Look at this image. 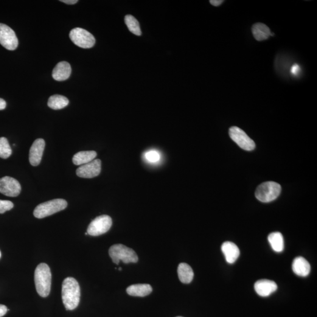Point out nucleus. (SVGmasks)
<instances>
[{
    "mask_svg": "<svg viewBox=\"0 0 317 317\" xmlns=\"http://www.w3.org/2000/svg\"><path fill=\"white\" fill-rule=\"evenodd\" d=\"M61 1L70 5L75 4L78 2L77 0H62Z\"/></svg>",
    "mask_w": 317,
    "mask_h": 317,
    "instance_id": "obj_31",
    "label": "nucleus"
},
{
    "mask_svg": "<svg viewBox=\"0 0 317 317\" xmlns=\"http://www.w3.org/2000/svg\"><path fill=\"white\" fill-rule=\"evenodd\" d=\"M152 291V288L150 284H138L129 286L126 289V292L131 296L145 297L150 294Z\"/></svg>",
    "mask_w": 317,
    "mask_h": 317,
    "instance_id": "obj_18",
    "label": "nucleus"
},
{
    "mask_svg": "<svg viewBox=\"0 0 317 317\" xmlns=\"http://www.w3.org/2000/svg\"><path fill=\"white\" fill-rule=\"evenodd\" d=\"M109 256L114 263L118 265L120 260L124 263H135L138 261V257L133 249L121 244H117L111 247L109 250Z\"/></svg>",
    "mask_w": 317,
    "mask_h": 317,
    "instance_id": "obj_4",
    "label": "nucleus"
},
{
    "mask_svg": "<svg viewBox=\"0 0 317 317\" xmlns=\"http://www.w3.org/2000/svg\"><path fill=\"white\" fill-rule=\"evenodd\" d=\"M69 104V100L66 97L54 95L49 98L48 106L54 110L66 108Z\"/></svg>",
    "mask_w": 317,
    "mask_h": 317,
    "instance_id": "obj_22",
    "label": "nucleus"
},
{
    "mask_svg": "<svg viewBox=\"0 0 317 317\" xmlns=\"http://www.w3.org/2000/svg\"><path fill=\"white\" fill-rule=\"evenodd\" d=\"M69 38L76 46L83 49H91L95 44V38L93 35L83 29L75 28L69 33Z\"/></svg>",
    "mask_w": 317,
    "mask_h": 317,
    "instance_id": "obj_6",
    "label": "nucleus"
},
{
    "mask_svg": "<svg viewBox=\"0 0 317 317\" xmlns=\"http://www.w3.org/2000/svg\"><path fill=\"white\" fill-rule=\"evenodd\" d=\"M222 251L226 262L233 264L236 262L240 256V250L236 245L231 242H224L221 246Z\"/></svg>",
    "mask_w": 317,
    "mask_h": 317,
    "instance_id": "obj_14",
    "label": "nucleus"
},
{
    "mask_svg": "<svg viewBox=\"0 0 317 317\" xmlns=\"http://www.w3.org/2000/svg\"><path fill=\"white\" fill-rule=\"evenodd\" d=\"M21 184L18 181L10 176L0 179V193L9 197H17L20 194Z\"/></svg>",
    "mask_w": 317,
    "mask_h": 317,
    "instance_id": "obj_10",
    "label": "nucleus"
},
{
    "mask_svg": "<svg viewBox=\"0 0 317 317\" xmlns=\"http://www.w3.org/2000/svg\"></svg>",
    "mask_w": 317,
    "mask_h": 317,
    "instance_id": "obj_33",
    "label": "nucleus"
},
{
    "mask_svg": "<svg viewBox=\"0 0 317 317\" xmlns=\"http://www.w3.org/2000/svg\"><path fill=\"white\" fill-rule=\"evenodd\" d=\"M254 289L258 295L268 297L277 290L276 283L269 280H260L254 284Z\"/></svg>",
    "mask_w": 317,
    "mask_h": 317,
    "instance_id": "obj_13",
    "label": "nucleus"
},
{
    "mask_svg": "<svg viewBox=\"0 0 317 317\" xmlns=\"http://www.w3.org/2000/svg\"><path fill=\"white\" fill-rule=\"evenodd\" d=\"M68 203L64 199H57L44 202L35 207L33 216L37 218H43L66 208Z\"/></svg>",
    "mask_w": 317,
    "mask_h": 317,
    "instance_id": "obj_3",
    "label": "nucleus"
},
{
    "mask_svg": "<svg viewBox=\"0 0 317 317\" xmlns=\"http://www.w3.org/2000/svg\"><path fill=\"white\" fill-rule=\"evenodd\" d=\"M223 2V0H211L210 1V4L215 7L219 6Z\"/></svg>",
    "mask_w": 317,
    "mask_h": 317,
    "instance_id": "obj_29",
    "label": "nucleus"
},
{
    "mask_svg": "<svg viewBox=\"0 0 317 317\" xmlns=\"http://www.w3.org/2000/svg\"><path fill=\"white\" fill-rule=\"evenodd\" d=\"M12 154V150L7 138L0 137V158L7 159Z\"/></svg>",
    "mask_w": 317,
    "mask_h": 317,
    "instance_id": "obj_24",
    "label": "nucleus"
},
{
    "mask_svg": "<svg viewBox=\"0 0 317 317\" xmlns=\"http://www.w3.org/2000/svg\"><path fill=\"white\" fill-rule=\"evenodd\" d=\"M9 310L5 305L0 304V317H3L5 314L7 313V311Z\"/></svg>",
    "mask_w": 317,
    "mask_h": 317,
    "instance_id": "obj_28",
    "label": "nucleus"
},
{
    "mask_svg": "<svg viewBox=\"0 0 317 317\" xmlns=\"http://www.w3.org/2000/svg\"><path fill=\"white\" fill-rule=\"evenodd\" d=\"M13 207L14 204L12 202L9 200H0V214L12 209Z\"/></svg>",
    "mask_w": 317,
    "mask_h": 317,
    "instance_id": "obj_26",
    "label": "nucleus"
},
{
    "mask_svg": "<svg viewBox=\"0 0 317 317\" xmlns=\"http://www.w3.org/2000/svg\"><path fill=\"white\" fill-rule=\"evenodd\" d=\"M145 158L151 163H156L161 159L159 153L156 150H150L145 153Z\"/></svg>",
    "mask_w": 317,
    "mask_h": 317,
    "instance_id": "obj_25",
    "label": "nucleus"
},
{
    "mask_svg": "<svg viewBox=\"0 0 317 317\" xmlns=\"http://www.w3.org/2000/svg\"><path fill=\"white\" fill-rule=\"evenodd\" d=\"M178 274L179 280L184 284H189L192 282L194 277V273L192 267L184 263H182L179 265Z\"/></svg>",
    "mask_w": 317,
    "mask_h": 317,
    "instance_id": "obj_20",
    "label": "nucleus"
},
{
    "mask_svg": "<svg viewBox=\"0 0 317 317\" xmlns=\"http://www.w3.org/2000/svg\"><path fill=\"white\" fill-rule=\"evenodd\" d=\"M7 103L2 98H0V110H3L5 108H6Z\"/></svg>",
    "mask_w": 317,
    "mask_h": 317,
    "instance_id": "obj_30",
    "label": "nucleus"
},
{
    "mask_svg": "<svg viewBox=\"0 0 317 317\" xmlns=\"http://www.w3.org/2000/svg\"><path fill=\"white\" fill-rule=\"evenodd\" d=\"M268 240L274 251L280 252L284 250V238L280 232H274L269 234Z\"/></svg>",
    "mask_w": 317,
    "mask_h": 317,
    "instance_id": "obj_21",
    "label": "nucleus"
},
{
    "mask_svg": "<svg viewBox=\"0 0 317 317\" xmlns=\"http://www.w3.org/2000/svg\"><path fill=\"white\" fill-rule=\"evenodd\" d=\"M125 22L129 30L133 34L140 36L142 33L138 21L133 16L128 15L125 17Z\"/></svg>",
    "mask_w": 317,
    "mask_h": 317,
    "instance_id": "obj_23",
    "label": "nucleus"
},
{
    "mask_svg": "<svg viewBox=\"0 0 317 317\" xmlns=\"http://www.w3.org/2000/svg\"><path fill=\"white\" fill-rule=\"evenodd\" d=\"M97 153L94 150L81 151L73 156L72 162L75 165H83L94 161Z\"/></svg>",
    "mask_w": 317,
    "mask_h": 317,
    "instance_id": "obj_19",
    "label": "nucleus"
},
{
    "mask_svg": "<svg viewBox=\"0 0 317 317\" xmlns=\"http://www.w3.org/2000/svg\"><path fill=\"white\" fill-rule=\"evenodd\" d=\"M71 67L67 62H60L55 67L52 71V77L57 81L68 79L71 74Z\"/></svg>",
    "mask_w": 317,
    "mask_h": 317,
    "instance_id": "obj_15",
    "label": "nucleus"
},
{
    "mask_svg": "<svg viewBox=\"0 0 317 317\" xmlns=\"http://www.w3.org/2000/svg\"><path fill=\"white\" fill-rule=\"evenodd\" d=\"M0 44L8 50H15L18 41L16 33L7 25L0 23Z\"/></svg>",
    "mask_w": 317,
    "mask_h": 317,
    "instance_id": "obj_9",
    "label": "nucleus"
},
{
    "mask_svg": "<svg viewBox=\"0 0 317 317\" xmlns=\"http://www.w3.org/2000/svg\"><path fill=\"white\" fill-rule=\"evenodd\" d=\"M1 251H0V258H1Z\"/></svg>",
    "mask_w": 317,
    "mask_h": 317,
    "instance_id": "obj_32",
    "label": "nucleus"
},
{
    "mask_svg": "<svg viewBox=\"0 0 317 317\" xmlns=\"http://www.w3.org/2000/svg\"><path fill=\"white\" fill-rule=\"evenodd\" d=\"M300 67L298 64H294V65L291 67V73L294 76H297L300 74Z\"/></svg>",
    "mask_w": 317,
    "mask_h": 317,
    "instance_id": "obj_27",
    "label": "nucleus"
},
{
    "mask_svg": "<svg viewBox=\"0 0 317 317\" xmlns=\"http://www.w3.org/2000/svg\"><path fill=\"white\" fill-rule=\"evenodd\" d=\"M280 184L274 182H266L257 187L256 197L263 203H268L276 199L281 193Z\"/></svg>",
    "mask_w": 317,
    "mask_h": 317,
    "instance_id": "obj_5",
    "label": "nucleus"
},
{
    "mask_svg": "<svg viewBox=\"0 0 317 317\" xmlns=\"http://www.w3.org/2000/svg\"><path fill=\"white\" fill-rule=\"evenodd\" d=\"M251 31L254 37L258 41L267 40L270 36H273V33L268 26L261 22H257L252 25Z\"/></svg>",
    "mask_w": 317,
    "mask_h": 317,
    "instance_id": "obj_17",
    "label": "nucleus"
},
{
    "mask_svg": "<svg viewBox=\"0 0 317 317\" xmlns=\"http://www.w3.org/2000/svg\"><path fill=\"white\" fill-rule=\"evenodd\" d=\"M101 163L100 159H94L88 164L81 165L76 171V173L80 178H95L99 175L101 172Z\"/></svg>",
    "mask_w": 317,
    "mask_h": 317,
    "instance_id": "obj_11",
    "label": "nucleus"
},
{
    "mask_svg": "<svg viewBox=\"0 0 317 317\" xmlns=\"http://www.w3.org/2000/svg\"><path fill=\"white\" fill-rule=\"evenodd\" d=\"M51 272L46 263H41L35 270L34 280L36 291L42 297L49 296L51 285Z\"/></svg>",
    "mask_w": 317,
    "mask_h": 317,
    "instance_id": "obj_2",
    "label": "nucleus"
},
{
    "mask_svg": "<svg viewBox=\"0 0 317 317\" xmlns=\"http://www.w3.org/2000/svg\"><path fill=\"white\" fill-rule=\"evenodd\" d=\"M46 142L43 139H37L33 142L30 148L29 161L33 167L40 165L43 157Z\"/></svg>",
    "mask_w": 317,
    "mask_h": 317,
    "instance_id": "obj_12",
    "label": "nucleus"
},
{
    "mask_svg": "<svg viewBox=\"0 0 317 317\" xmlns=\"http://www.w3.org/2000/svg\"><path fill=\"white\" fill-rule=\"evenodd\" d=\"M229 136L243 150L250 151L254 150L256 145L245 131L237 126H232L229 130Z\"/></svg>",
    "mask_w": 317,
    "mask_h": 317,
    "instance_id": "obj_8",
    "label": "nucleus"
},
{
    "mask_svg": "<svg viewBox=\"0 0 317 317\" xmlns=\"http://www.w3.org/2000/svg\"><path fill=\"white\" fill-rule=\"evenodd\" d=\"M294 273L300 277H306L310 274L311 266L306 259L302 257H296L292 265Z\"/></svg>",
    "mask_w": 317,
    "mask_h": 317,
    "instance_id": "obj_16",
    "label": "nucleus"
},
{
    "mask_svg": "<svg viewBox=\"0 0 317 317\" xmlns=\"http://www.w3.org/2000/svg\"><path fill=\"white\" fill-rule=\"evenodd\" d=\"M81 290L79 284L74 278L64 280L62 286V299L67 310H74L80 301Z\"/></svg>",
    "mask_w": 317,
    "mask_h": 317,
    "instance_id": "obj_1",
    "label": "nucleus"
},
{
    "mask_svg": "<svg viewBox=\"0 0 317 317\" xmlns=\"http://www.w3.org/2000/svg\"><path fill=\"white\" fill-rule=\"evenodd\" d=\"M112 225V220L108 215H101L95 218L87 229V233L92 236H98L106 234L109 231Z\"/></svg>",
    "mask_w": 317,
    "mask_h": 317,
    "instance_id": "obj_7",
    "label": "nucleus"
}]
</instances>
